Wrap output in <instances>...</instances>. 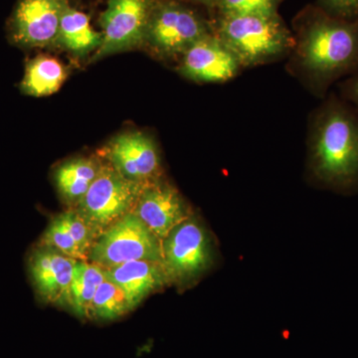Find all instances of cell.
Masks as SVG:
<instances>
[{
  "label": "cell",
  "mask_w": 358,
  "mask_h": 358,
  "mask_svg": "<svg viewBox=\"0 0 358 358\" xmlns=\"http://www.w3.org/2000/svg\"><path fill=\"white\" fill-rule=\"evenodd\" d=\"M310 162L322 185L341 192L358 187V115L331 100L320 110L312 131Z\"/></svg>",
  "instance_id": "1"
},
{
  "label": "cell",
  "mask_w": 358,
  "mask_h": 358,
  "mask_svg": "<svg viewBox=\"0 0 358 358\" xmlns=\"http://www.w3.org/2000/svg\"><path fill=\"white\" fill-rule=\"evenodd\" d=\"M296 55L306 74L320 90L358 66V22L313 14L296 44Z\"/></svg>",
  "instance_id": "2"
},
{
  "label": "cell",
  "mask_w": 358,
  "mask_h": 358,
  "mask_svg": "<svg viewBox=\"0 0 358 358\" xmlns=\"http://www.w3.org/2000/svg\"><path fill=\"white\" fill-rule=\"evenodd\" d=\"M218 37L241 66L262 64L286 53L296 44L277 14L223 16Z\"/></svg>",
  "instance_id": "3"
},
{
  "label": "cell",
  "mask_w": 358,
  "mask_h": 358,
  "mask_svg": "<svg viewBox=\"0 0 358 358\" xmlns=\"http://www.w3.org/2000/svg\"><path fill=\"white\" fill-rule=\"evenodd\" d=\"M143 187V183L124 178L114 167L102 162L88 192L73 209L91 228L96 240L110 226L133 212Z\"/></svg>",
  "instance_id": "4"
},
{
  "label": "cell",
  "mask_w": 358,
  "mask_h": 358,
  "mask_svg": "<svg viewBox=\"0 0 358 358\" xmlns=\"http://www.w3.org/2000/svg\"><path fill=\"white\" fill-rule=\"evenodd\" d=\"M88 261L103 268L133 261L162 263V241L138 216L129 213L96 238Z\"/></svg>",
  "instance_id": "5"
},
{
  "label": "cell",
  "mask_w": 358,
  "mask_h": 358,
  "mask_svg": "<svg viewBox=\"0 0 358 358\" xmlns=\"http://www.w3.org/2000/svg\"><path fill=\"white\" fill-rule=\"evenodd\" d=\"M164 261L169 281L189 284L213 266L215 249L208 231L192 216L174 228L162 241Z\"/></svg>",
  "instance_id": "6"
},
{
  "label": "cell",
  "mask_w": 358,
  "mask_h": 358,
  "mask_svg": "<svg viewBox=\"0 0 358 358\" xmlns=\"http://www.w3.org/2000/svg\"><path fill=\"white\" fill-rule=\"evenodd\" d=\"M209 34L197 14L171 1L154 2L145 44L162 57L182 56L195 42Z\"/></svg>",
  "instance_id": "7"
},
{
  "label": "cell",
  "mask_w": 358,
  "mask_h": 358,
  "mask_svg": "<svg viewBox=\"0 0 358 358\" xmlns=\"http://www.w3.org/2000/svg\"><path fill=\"white\" fill-rule=\"evenodd\" d=\"M152 0H108L101 15L102 43L92 61L145 45Z\"/></svg>",
  "instance_id": "8"
},
{
  "label": "cell",
  "mask_w": 358,
  "mask_h": 358,
  "mask_svg": "<svg viewBox=\"0 0 358 358\" xmlns=\"http://www.w3.org/2000/svg\"><path fill=\"white\" fill-rule=\"evenodd\" d=\"M67 0H18L8 21V36L23 49L45 48L57 42Z\"/></svg>",
  "instance_id": "9"
},
{
  "label": "cell",
  "mask_w": 358,
  "mask_h": 358,
  "mask_svg": "<svg viewBox=\"0 0 358 358\" xmlns=\"http://www.w3.org/2000/svg\"><path fill=\"white\" fill-rule=\"evenodd\" d=\"M101 157L124 178L138 183L160 178L162 164L154 140L141 131L120 134L100 152Z\"/></svg>",
  "instance_id": "10"
},
{
  "label": "cell",
  "mask_w": 358,
  "mask_h": 358,
  "mask_svg": "<svg viewBox=\"0 0 358 358\" xmlns=\"http://www.w3.org/2000/svg\"><path fill=\"white\" fill-rule=\"evenodd\" d=\"M131 213L162 241L174 228L192 216L180 193L160 178L143 185Z\"/></svg>",
  "instance_id": "11"
},
{
  "label": "cell",
  "mask_w": 358,
  "mask_h": 358,
  "mask_svg": "<svg viewBox=\"0 0 358 358\" xmlns=\"http://www.w3.org/2000/svg\"><path fill=\"white\" fill-rule=\"evenodd\" d=\"M241 67L236 56L218 36L209 33L181 56L178 71L200 83H223L236 76Z\"/></svg>",
  "instance_id": "12"
},
{
  "label": "cell",
  "mask_w": 358,
  "mask_h": 358,
  "mask_svg": "<svg viewBox=\"0 0 358 358\" xmlns=\"http://www.w3.org/2000/svg\"><path fill=\"white\" fill-rule=\"evenodd\" d=\"M77 262L78 259L41 245L30 254L28 270L41 300L71 308V282Z\"/></svg>",
  "instance_id": "13"
},
{
  "label": "cell",
  "mask_w": 358,
  "mask_h": 358,
  "mask_svg": "<svg viewBox=\"0 0 358 358\" xmlns=\"http://www.w3.org/2000/svg\"><path fill=\"white\" fill-rule=\"evenodd\" d=\"M103 270L106 279L124 292L131 310L148 294L171 284L162 263L154 261H133Z\"/></svg>",
  "instance_id": "14"
},
{
  "label": "cell",
  "mask_w": 358,
  "mask_h": 358,
  "mask_svg": "<svg viewBox=\"0 0 358 358\" xmlns=\"http://www.w3.org/2000/svg\"><path fill=\"white\" fill-rule=\"evenodd\" d=\"M102 39V33L96 32L92 27L89 16L67 2L61 17L56 45L78 57H84L92 52L95 53Z\"/></svg>",
  "instance_id": "15"
},
{
  "label": "cell",
  "mask_w": 358,
  "mask_h": 358,
  "mask_svg": "<svg viewBox=\"0 0 358 358\" xmlns=\"http://www.w3.org/2000/svg\"><path fill=\"white\" fill-rule=\"evenodd\" d=\"M102 162L96 159L79 157L68 160L56 169L54 178L59 193L71 208L75 206L88 192L94 182Z\"/></svg>",
  "instance_id": "16"
},
{
  "label": "cell",
  "mask_w": 358,
  "mask_h": 358,
  "mask_svg": "<svg viewBox=\"0 0 358 358\" xmlns=\"http://www.w3.org/2000/svg\"><path fill=\"white\" fill-rule=\"evenodd\" d=\"M67 77L64 66L48 56H37L26 62L24 76L20 85L26 96H46L56 93Z\"/></svg>",
  "instance_id": "17"
},
{
  "label": "cell",
  "mask_w": 358,
  "mask_h": 358,
  "mask_svg": "<svg viewBox=\"0 0 358 358\" xmlns=\"http://www.w3.org/2000/svg\"><path fill=\"white\" fill-rule=\"evenodd\" d=\"M105 279L100 266L88 260H78L71 282V308L77 315L90 317L92 301Z\"/></svg>",
  "instance_id": "18"
},
{
  "label": "cell",
  "mask_w": 358,
  "mask_h": 358,
  "mask_svg": "<svg viewBox=\"0 0 358 358\" xmlns=\"http://www.w3.org/2000/svg\"><path fill=\"white\" fill-rule=\"evenodd\" d=\"M131 310L129 301L122 289L105 279L96 289L92 301L89 317L112 320L119 319Z\"/></svg>",
  "instance_id": "19"
},
{
  "label": "cell",
  "mask_w": 358,
  "mask_h": 358,
  "mask_svg": "<svg viewBox=\"0 0 358 358\" xmlns=\"http://www.w3.org/2000/svg\"><path fill=\"white\" fill-rule=\"evenodd\" d=\"M39 245L58 250L61 253L78 260H87L59 216L51 221L50 225L40 240Z\"/></svg>",
  "instance_id": "20"
},
{
  "label": "cell",
  "mask_w": 358,
  "mask_h": 358,
  "mask_svg": "<svg viewBox=\"0 0 358 358\" xmlns=\"http://www.w3.org/2000/svg\"><path fill=\"white\" fill-rule=\"evenodd\" d=\"M58 216L69 231L71 236L76 242L82 253L88 260L90 251L96 241V236L94 235L93 231L73 208L63 212Z\"/></svg>",
  "instance_id": "21"
},
{
  "label": "cell",
  "mask_w": 358,
  "mask_h": 358,
  "mask_svg": "<svg viewBox=\"0 0 358 358\" xmlns=\"http://www.w3.org/2000/svg\"><path fill=\"white\" fill-rule=\"evenodd\" d=\"M279 0H216L223 16L244 14H277Z\"/></svg>",
  "instance_id": "22"
},
{
  "label": "cell",
  "mask_w": 358,
  "mask_h": 358,
  "mask_svg": "<svg viewBox=\"0 0 358 358\" xmlns=\"http://www.w3.org/2000/svg\"><path fill=\"white\" fill-rule=\"evenodd\" d=\"M322 10L345 20L358 18V0H320Z\"/></svg>",
  "instance_id": "23"
},
{
  "label": "cell",
  "mask_w": 358,
  "mask_h": 358,
  "mask_svg": "<svg viewBox=\"0 0 358 358\" xmlns=\"http://www.w3.org/2000/svg\"><path fill=\"white\" fill-rule=\"evenodd\" d=\"M345 92L348 99L358 107V75L346 82Z\"/></svg>",
  "instance_id": "24"
},
{
  "label": "cell",
  "mask_w": 358,
  "mask_h": 358,
  "mask_svg": "<svg viewBox=\"0 0 358 358\" xmlns=\"http://www.w3.org/2000/svg\"><path fill=\"white\" fill-rule=\"evenodd\" d=\"M192 1L201 2L205 4L216 3V0H192Z\"/></svg>",
  "instance_id": "25"
}]
</instances>
